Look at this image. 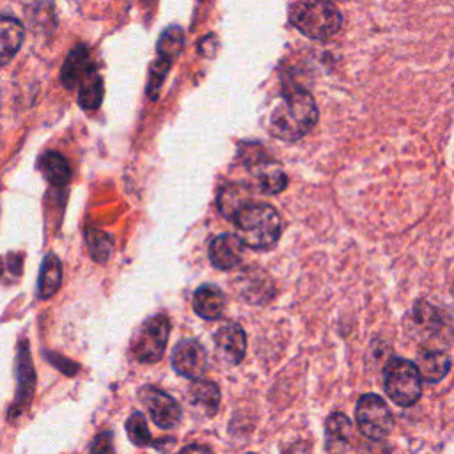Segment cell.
I'll use <instances>...</instances> for the list:
<instances>
[{
  "mask_svg": "<svg viewBox=\"0 0 454 454\" xmlns=\"http://www.w3.org/2000/svg\"><path fill=\"white\" fill-rule=\"evenodd\" d=\"M317 121L314 98L303 89H291L282 94L270 115L271 133L286 142L305 137Z\"/></svg>",
  "mask_w": 454,
  "mask_h": 454,
  "instance_id": "cell-1",
  "label": "cell"
},
{
  "mask_svg": "<svg viewBox=\"0 0 454 454\" xmlns=\"http://www.w3.org/2000/svg\"><path fill=\"white\" fill-rule=\"evenodd\" d=\"M232 222L239 241L254 250H268L280 238V216L270 204H247L232 216Z\"/></svg>",
  "mask_w": 454,
  "mask_h": 454,
  "instance_id": "cell-2",
  "label": "cell"
},
{
  "mask_svg": "<svg viewBox=\"0 0 454 454\" xmlns=\"http://www.w3.org/2000/svg\"><path fill=\"white\" fill-rule=\"evenodd\" d=\"M291 23L310 39H328L342 25V14L332 0H293L289 5Z\"/></svg>",
  "mask_w": 454,
  "mask_h": 454,
  "instance_id": "cell-3",
  "label": "cell"
},
{
  "mask_svg": "<svg viewBox=\"0 0 454 454\" xmlns=\"http://www.w3.org/2000/svg\"><path fill=\"white\" fill-rule=\"evenodd\" d=\"M385 392L399 406H411L422 392V378L408 360L392 358L385 367Z\"/></svg>",
  "mask_w": 454,
  "mask_h": 454,
  "instance_id": "cell-4",
  "label": "cell"
},
{
  "mask_svg": "<svg viewBox=\"0 0 454 454\" xmlns=\"http://www.w3.org/2000/svg\"><path fill=\"white\" fill-rule=\"evenodd\" d=\"M170 323L165 314H156L144 321L131 340V353L138 362L153 364L158 362L165 351Z\"/></svg>",
  "mask_w": 454,
  "mask_h": 454,
  "instance_id": "cell-5",
  "label": "cell"
},
{
  "mask_svg": "<svg viewBox=\"0 0 454 454\" xmlns=\"http://www.w3.org/2000/svg\"><path fill=\"white\" fill-rule=\"evenodd\" d=\"M358 429L372 442L383 440L392 429V413L376 394H364L356 403Z\"/></svg>",
  "mask_w": 454,
  "mask_h": 454,
  "instance_id": "cell-6",
  "label": "cell"
},
{
  "mask_svg": "<svg viewBox=\"0 0 454 454\" xmlns=\"http://www.w3.org/2000/svg\"><path fill=\"white\" fill-rule=\"evenodd\" d=\"M140 399L149 410L151 419L156 426L163 429H170L181 420V408L168 394L154 387H144L140 390Z\"/></svg>",
  "mask_w": 454,
  "mask_h": 454,
  "instance_id": "cell-7",
  "label": "cell"
},
{
  "mask_svg": "<svg viewBox=\"0 0 454 454\" xmlns=\"http://www.w3.org/2000/svg\"><path fill=\"white\" fill-rule=\"evenodd\" d=\"M207 365L206 351L197 340H181L172 351V367L177 374L197 380L204 374Z\"/></svg>",
  "mask_w": 454,
  "mask_h": 454,
  "instance_id": "cell-8",
  "label": "cell"
},
{
  "mask_svg": "<svg viewBox=\"0 0 454 454\" xmlns=\"http://www.w3.org/2000/svg\"><path fill=\"white\" fill-rule=\"evenodd\" d=\"M16 380H18V388H16V401L11 406V417L20 415L30 403L34 387H35V374L32 369V360L28 353L27 342H20L18 346V356H16Z\"/></svg>",
  "mask_w": 454,
  "mask_h": 454,
  "instance_id": "cell-9",
  "label": "cell"
},
{
  "mask_svg": "<svg viewBox=\"0 0 454 454\" xmlns=\"http://www.w3.org/2000/svg\"><path fill=\"white\" fill-rule=\"evenodd\" d=\"M213 342L218 358H222L225 364L234 365L241 362L247 349V337L239 325L227 323L225 326L218 328L213 337Z\"/></svg>",
  "mask_w": 454,
  "mask_h": 454,
  "instance_id": "cell-10",
  "label": "cell"
},
{
  "mask_svg": "<svg viewBox=\"0 0 454 454\" xmlns=\"http://www.w3.org/2000/svg\"><path fill=\"white\" fill-rule=\"evenodd\" d=\"M96 71L94 67V62L89 55V50L85 46H74L64 64H62V69H60V80L64 83V87L67 89H78V85L92 73Z\"/></svg>",
  "mask_w": 454,
  "mask_h": 454,
  "instance_id": "cell-11",
  "label": "cell"
},
{
  "mask_svg": "<svg viewBox=\"0 0 454 454\" xmlns=\"http://www.w3.org/2000/svg\"><path fill=\"white\" fill-rule=\"evenodd\" d=\"M243 255V243L236 234H220L209 245V261L218 270H232Z\"/></svg>",
  "mask_w": 454,
  "mask_h": 454,
  "instance_id": "cell-12",
  "label": "cell"
},
{
  "mask_svg": "<svg viewBox=\"0 0 454 454\" xmlns=\"http://www.w3.org/2000/svg\"><path fill=\"white\" fill-rule=\"evenodd\" d=\"M193 310L204 319H218L225 310V294L216 286L204 284L193 294Z\"/></svg>",
  "mask_w": 454,
  "mask_h": 454,
  "instance_id": "cell-13",
  "label": "cell"
},
{
  "mask_svg": "<svg viewBox=\"0 0 454 454\" xmlns=\"http://www.w3.org/2000/svg\"><path fill=\"white\" fill-rule=\"evenodd\" d=\"M325 433H326V449L332 454H342L348 450L353 438V427L346 415L332 413L326 420Z\"/></svg>",
  "mask_w": 454,
  "mask_h": 454,
  "instance_id": "cell-14",
  "label": "cell"
},
{
  "mask_svg": "<svg viewBox=\"0 0 454 454\" xmlns=\"http://www.w3.org/2000/svg\"><path fill=\"white\" fill-rule=\"evenodd\" d=\"M188 403L202 415H215L220 404V390L209 380H197L188 388Z\"/></svg>",
  "mask_w": 454,
  "mask_h": 454,
  "instance_id": "cell-15",
  "label": "cell"
},
{
  "mask_svg": "<svg viewBox=\"0 0 454 454\" xmlns=\"http://www.w3.org/2000/svg\"><path fill=\"white\" fill-rule=\"evenodd\" d=\"M23 43V25L12 16H0V66L7 64Z\"/></svg>",
  "mask_w": 454,
  "mask_h": 454,
  "instance_id": "cell-16",
  "label": "cell"
},
{
  "mask_svg": "<svg viewBox=\"0 0 454 454\" xmlns=\"http://www.w3.org/2000/svg\"><path fill=\"white\" fill-rule=\"evenodd\" d=\"M417 369L420 372V378L427 383H436L445 378V374L450 369V358L443 351L429 349L419 355Z\"/></svg>",
  "mask_w": 454,
  "mask_h": 454,
  "instance_id": "cell-17",
  "label": "cell"
},
{
  "mask_svg": "<svg viewBox=\"0 0 454 454\" xmlns=\"http://www.w3.org/2000/svg\"><path fill=\"white\" fill-rule=\"evenodd\" d=\"M39 170L46 181L53 186H64L71 177V168L67 160L55 151H48L39 158Z\"/></svg>",
  "mask_w": 454,
  "mask_h": 454,
  "instance_id": "cell-18",
  "label": "cell"
},
{
  "mask_svg": "<svg viewBox=\"0 0 454 454\" xmlns=\"http://www.w3.org/2000/svg\"><path fill=\"white\" fill-rule=\"evenodd\" d=\"M62 282V264L57 255L50 254L44 257L39 271V286H37V294L39 298L46 300L51 298Z\"/></svg>",
  "mask_w": 454,
  "mask_h": 454,
  "instance_id": "cell-19",
  "label": "cell"
},
{
  "mask_svg": "<svg viewBox=\"0 0 454 454\" xmlns=\"http://www.w3.org/2000/svg\"><path fill=\"white\" fill-rule=\"evenodd\" d=\"M103 80L98 71H92L80 85H78V103L85 110H96L103 101Z\"/></svg>",
  "mask_w": 454,
  "mask_h": 454,
  "instance_id": "cell-20",
  "label": "cell"
},
{
  "mask_svg": "<svg viewBox=\"0 0 454 454\" xmlns=\"http://www.w3.org/2000/svg\"><path fill=\"white\" fill-rule=\"evenodd\" d=\"M287 184L286 174L271 165V163H259V168L255 170V186L262 193H278Z\"/></svg>",
  "mask_w": 454,
  "mask_h": 454,
  "instance_id": "cell-21",
  "label": "cell"
},
{
  "mask_svg": "<svg viewBox=\"0 0 454 454\" xmlns=\"http://www.w3.org/2000/svg\"><path fill=\"white\" fill-rule=\"evenodd\" d=\"M183 43H184V32L181 27L177 25H170L167 27L160 39H158V44H156V50H158V57L161 59H167V60H174L181 50H183Z\"/></svg>",
  "mask_w": 454,
  "mask_h": 454,
  "instance_id": "cell-22",
  "label": "cell"
},
{
  "mask_svg": "<svg viewBox=\"0 0 454 454\" xmlns=\"http://www.w3.org/2000/svg\"><path fill=\"white\" fill-rule=\"evenodd\" d=\"M85 241H87L89 254L96 262L108 261V257L112 255V250H114V238L108 232H105L101 229H87Z\"/></svg>",
  "mask_w": 454,
  "mask_h": 454,
  "instance_id": "cell-23",
  "label": "cell"
},
{
  "mask_svg": "<svg viewBox=\"0 0 454 454\" xmlns=\"http://www.w3.org/2000/svg\"><path fill=\"white\" fill-rule=\"evenodd\" d=\"M23 273V254L9 252L0 255V282L16 284Z\"/></svg>",
  "mask_w": 454,
  "mask_h": 454,
  "instance_id": "cell-24",
  "label": "cell"
},
{
  "mask_svg": "<svg viewBox=\"0 0 454 454\" xmlns=\"http://www.w3.org/2000/svg\"><path fill=\"white\" fill-rule=\"evenodd\" d=\"M170 64H172L170 60L158 57L153 62V66L149 67V82H147V96L149 98L154 99L158 96L160 87H161V83H163V80H165V76H167V73L170 69Z\"/></svg>",
  "mask_w": 454,
  "mask_h": 454,
  "instance_id": "cell-25",
  "label": "cell"
},
{
  "mask_svg": "<svg viewBox=\"0 0 454 454\" xmlns=\"http://www.w3.org/2000/svg\"><path fill=\"white\" fill-rule=\"evenodd\" d=\"M126 431H128V436L129 440L135 443V445H147L151 442V433L147 429V422L144 419L142 413L135 411L128 422H126Z\"/></svg>",
  "mask_w": 454,
  "mask_h": 454,
  "instance_id": "cell-26",
  "label": "cell"
},
{
  "mask_svg": "<svg viewBox=\"0 0 454 454\" xmlns=\"http://www.w3.org/2000/svg\"><path fill=\"white\" fill-rule=\"evenodd\" d=\"M90 454H115V449H114V434H112L110 431L99 433V434L92 440Z\"/></svg>",
  "mask_w": 454,
  "mask_h": 454,
  "instance_id": "cell-27",
  "label": "cell"
},
{
  "mask_svg": "<svg viewBox=\"0 0 454 454\" xmlns=\"http://www.w3.org/2000/svg\"><path fill=\"white\" fill-rule=\"evenodd\" d=\"M177 454H213L211 449L204 447V445H188L183 450H179Z\"/></svg>",
  "mask_w": 454,
  "mask_h": 454,
  "instance_id": "cell-28",
  "label": "cell"
}]
</instances>
